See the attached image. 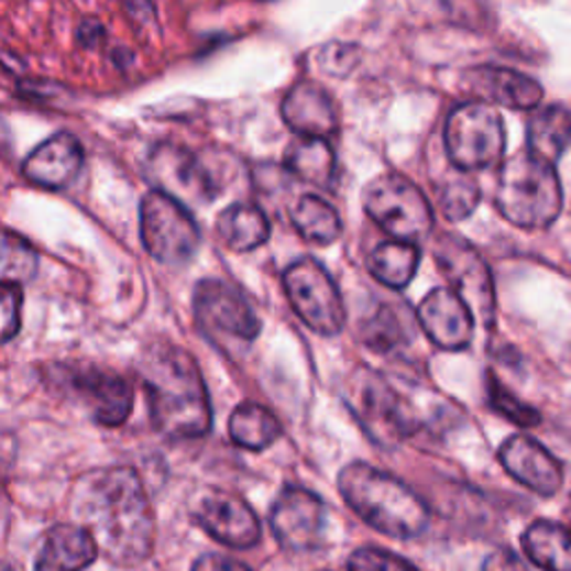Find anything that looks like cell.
I'll use <instances>...</instances> for the list:
<instances>
[{
	"mask_svg": "<svg viewBox=\"0 0 571 571\" xmlns=\"http://www.w3.org/2000/svg\"><path fill=\"white\" fill-rule=\"evenodd\" d=\"M469 92L488 106L512 110H536L542 101V88L538 80L516 69L505 67H475L466 72Z\"/></svg>",
	"mask_w": 571,
	"mask_h": 571,
	"instance_id": "18",
	"label": "cell"
},
{
	"mask_svg": "<svg viewBox=\"0 0 571 571\" xmlns=\"http://www.w3.org/2000/svg\"><path fill=\"white\" fill-rule=\"evenodd\" d=\"M136 369L156 431L168 438H201L210 431L208 388L186 349L158 340L143 349Z\"/></svg>",
	"mask_w": 571,
	"mask_h": 571,
	"instance_id": "2",
	"label": "cell"
},
{
	"mask_svg": "<svg viewBox=\"0 0 571 571\" xmlns=\"http://www.w3.org/2000/svg\"><path fill=\"white\" fill-rule=\"evenodd\" d=\"M290 219L295 230L319 246H329L342 234V221L338 210L317 195H304L290 210Z\"/></svg>",
	"mask_w": 571,
	"mask_h": 571,
	"instance_id": "29",
	"label": "cell"
},
{
	"mask_svg": "<svg viewBox=\"0 0 571 571\" xmlns=\"http://www.w3.org/2000/svg\"><path fill=\"white\" fill-rule=\"evenodd\" d=\"M271 527L284 549L310 551L323 540L326 507L317 494L306 488H284L271 509Z\"/></svg>",
	"mask_w": 571,
	"mask_h": 571,
	"instance_id": "12",
	"label": "cell"
},
{
	"mask_svg": "<svg viewBox=\"0 0 571 571\" xmlns=\"http://www.w3.org/2000/svg\"><path fill=\"white\" fill-rule=\"evenodd\" d=\"M496 208L525 230L551 226L562 210V186L553 163L529 150L509 156L498 175Z\"/></svg>",
	"mask_w": 571,
	"mask_h": 571,
	"instance_id": "4",
	"label": "cell"
},
{
	"mask_svg": "<svg viewBox=\"0 0 571 571\" xmlns=\"http://www.w3.org/2000/svg\"><path fill=\"white\" fill-rule=\"evenodd\" d=\"M23 295L17 284H0V344L14 340L21 331Z\"/></svg>",
	"mask_w": 571,
	"mask_h": 571,
	"instance_id": "34",
	"label": "cell"
},
{
	"mask_svg": "<svg viewBox=\"0 0 571 571\" xmlns=\"http://www.w3.org/2000/svg\"><path fill=\"white\" fill-rule=\"evenodd\" d=\"M362 54L355 45H349V43H329L323 45L319 56H317V63L319 67L331 74V76H349L358 63H360Z\"/></svg>",
	"mask_w": 571,
	"mask_h": 571,
	"instance_id": "35",
	"label": "cell"
},
{
	"mask_svg": "<svg viewBox=\"0 0 571 571\" xmlns=\"http://www.w3.org/2000/svg\"><path fill=\"white\" fill-rule=\"evenodd\" d=\"M571 145V110L562 106L540 108L527 123V150L553 163Z\"/></svg>",
	"mask_w": 571,
	"mask_h": 571,
	"instance_id": "24",
	"label": "cell"
},
{
	"mask_svg": "<svg viewBox=\"0 0 571 571\" xmlns=\"http://www.w3.org/2000/svg\"><path fill=\"white\" fill-rule=\"evenodd\" d=\"M482 571H529L525 560L512 549H496L482 562Z\"/></svg>",
	"mask_w": 571,
	"mask_h": 571,
	"instance_id": "37",
	"label": "cell"
},
{
	"mask_svg": "<svg viewBox=\"0 0 571 571\" xmlns=\"http://www.w3.org/2000/svg\"><path fill=\"white\" fill-rule=\"evenodd\" d=\"M193 571H253V569L221 553H206L193 564Z\"/></svg>",
	"mask_w": 571,
	"mask_h": 571,
	"instance_id": "39",
	"label": "cell"
},
{
	"mask_svg": "<svg viewBox=\"0 0 571 571\" xmlns=\"http://www.w3.org/2000/svg\"><path fill=\"white\" fill-rule=\"evenodd\" d=\"M488 402H492V406L501 416L509 418L520 427H536L540 422V414L531 409L529 404L520 402L512 391H507L496 375H488Z\"/></svg>",
	"mask_w": 571,
	"mask_h": 571,
	"instance_id": "32",
	"label": "cell"
},
{
	"mask_svg": "<svg viewBox=\"0 0 571 571\" xmlns=\"http://www.w3.org/2000/svg\"><path fill=\"white\" fill-rule=\"evenodd\" d=\"M121 6L130 14V19L141 25L154 23V19H156V8L152 0H121Z\"/></svg>",
	"mask_w": 571,
	"mask_h": 571,
	"instance_id": "40",
	"label": "cell"
},
{
	"mask_svg": "<svg viewBox=\"0 0 571 571\" xmlns=\"http://www.w3.org/2000/svg\"><path fill=\"white\" fill-rule=\"evenodd\" d=\"M347 567L349 571H418L409 560L375 547H362L353 551Z\"/></svg>",
	"mask_w": 571,
	"mask_h": 571,
	"instance_id": "33",
	"label": "cell"
},
{
	"mask_svg": "<svg viewBox=\"0 0 571 571\" xmlns=\"http://www.w3.org/2000/svg\"><path fill=\"white\" fill-rule=\"evenodd\" d=\"M108 36L106 25L99 19H84L76 28V43L84 50H95L99 47Z\"/></svg>",
	"mask_w": 571,
	"mask_h": 571,
	"instance_id": "38",
	"label": "cell"
},
{
	"mask_svg": "<svg viewBox=\"0 0 571 571\" xmlns=\"http://www.w3.org/2000/svg\"><path fill=\"white\" fill-rule=\"evenodd\" d=\"M39 271V253L32 243L12 232L0 228V284H25Z\"/></svg>",
	"mask_w": 571,
	"mask_h": 571,
	"instance_id": "30",
	"label": "cell"
},
{
	"mask_svg": "<svg viewBox=\"0 0 571 571\" xmlns=\"http://www.w3.org/2000/svg\"><path fill=\"white\" fill-rule=\"evenodd\" d=\"M433 255L442 275L449 279L451 290L464 299L480 321L492 323L496 310L494 279L482 255L466 239L451 232L438 237Z\"/></svg>",
	"mask_w": 571,
	"mask_h": 571,
	"instance_id": "10",
	"label": "cell"
},
{
	"mask_svg": "<svg viewBox=\"0 0 571 571\" xmlns=\"http://www.w3.org/2000/svg\"><path fill=\"white\" fill-rule=\"evenodd\" d=\"M498 460L505 471L534 494L551 498L562 486V464L534 438L512 436L503 442Z\"/></svg>",
	"mask_w": 571,
	"mask_h": 571,
	"instance_id": "17",
	"label": "cell"
},
{
	"mask_svg": "<svg viewBox=\"0 0 571 571\" xmlns=\"http://www.w3.org/2000/svg\"><path fill=\"white\" fill-rule=\"evenodd\" d=\"M97 556L99 547L84 525H58L47 531L34 571H86Z\"/></svg>",
	"mask_w": 571,
	"mask_h": 571,
	"instance_id": "21",
	"label": "cell"
},
{
	"mask_svg": "<svg viewBox=\"0 0 571 571\" xmlns=\"http://www.w3.org/2000/svg\"><path fill=\"white\" fill-rule=\"evenodd\" d=\"M99 553L117 564H139L154 547V514L141 477L132 469L95 471L80 477L72 501Z\"/></svg>",
	"mask_w": 571,
	"mask_h": 571,
	"instance_id": "1",
	"label": "cell"
},
{
	"mask_svg": "<svg viewBox=\"0 0 571 571\" xmlns=\"http://www.w3.org/2000/svg\"><path fill=\"white\" fill-rule=\"evenodd\" d=\"M193 304L199 326L212 338L253 342L260 336V317L246 297L221 279L199 282Z\"/></svg>",
	"mask_w": 571,
	"mask_h": 571,
	"instance_id": "11",
	"label": "cell"
},
{
	"mask_svg": "<svg viewBox=\"0 0 571 571\" xmlns=\"http://www.w3.org/2000/svg\"><path fill=\"white\" fill-rule=\"evenodd\" d=\"M523 549L545 571H571V529L538 520L523 534Z\"/></svg>",
	"mask_w": 571,
	"mask_h": 571,
	"instance_id": "26",
	"label": "cell"
},
{
	"mask_svg": "<svg viewBox=\"0 0 571 571\" xmlns=\"http://www.w3.org/2000/svg\"><path fill=\"white\" fill-rule=\"evenodd\" d=\"M347 505L373 529L391 538H418L429 527V507L399 477L366 462H353L338 477Z\"/></svg>",
	"mask_w": 571,
	"mask_h": 571,
	"instance_id": "3",
	"label": "cell"
},
{
	"mask_svg": "<svg viewBox=\"0 0 571 571\" xmlns=\"http://www.w3.org/2000/svg\"><path fill=\"white\" fill-rule=\"evenodd\" d=\"M362 340L377 353H388L414 338V319L402 304H382L360 326Z\"/></svg>",
	"mask_w": 571,
	"mask_h": 571,
	"instance_id": "27",
	"label": "cell"
},
{
	"mask_svg": "<svg viewBox=\"0 0 571 571\" xmlns=\"http://www.w3.org/2000/svg\"><path fill=\"white\" fill-rule=\"evenodd\" d=\"M143 175L154 190L166 193L179 201L204 204L217 197L219 186L206 163L179 143H154L143 161Z\"/></svg>",
	"mask_w": 571,
	"mask_h": 571,
	"instance_id": "9",
	"label": "cell"
},
{
	"mask_svg": "<svg viewBox=\"0 0 571 571\" xmlns=\"http://www.w3.org/2000/svg\"><path fill=\"white\" fill-rule=\"evenodd\" d=\"M199 527L221 545L246 549L262 538L260 518L246 501L230 492H208L195 507Z\"/></svg>",
	"mask_w": 571,
	"mask_h": 571,
	"instance_id": "13",
	"label": "cell"
},
{
	"mask_svg": "<svg viewBox=\"0 0 571 571\" xmlns=\"http://www.w3.org/2000/svg\"><path fill=\"white\" fill-rule=\"evenodd\" d=\"M84 145L72 132H56L23 161V177L45 190L67 188L84 171Z\"/></svg>",
	"mask_w": 571,
	"mask_h": 571,
	"instance_id": "16",
	"label": "cell"
},
{
	"mask_svg": "<svg viewBox=\"0 0 571 571\" xmlns=\"http://www.w3.org/2000/svg\"><path fill=\"white\" fill-rule=\"evenodd\" d=\"M141 241L145 251L161 264H186L195 257L201 232L184 201L150 190L139 206Z\"/></svg>",
	"mask_w": 571,
	"mask_h": 571,
	"instance_id": "6",
	"label": "cell"
},
{
	"mask_svg": "<svg viewBox=\"0 0 571 571\" xmlns=\"http://www.w3.org/2000/svg\"><path fill=\"white\" fill-rule=\"evenodd\" d=\"M217 232L230 251L249 253L268 241L271 221L264 210L253 204H232L219 215Z\"/></svg>",
	"mask_w": 571,
	"mask_h": 571,
	"instance_id": "22",
	"label": "cell"
},
{
	"mask_svg": "<svg viewBox=\"0 0 571 571\" xmlns=\"http://www.w3.org/2000/svg\"><path fill=\"white\" fill-rule=\"evenodd\" d=\"M282 119L297 136L329 139L338 130L336 101L312 80H301L288 90L282 101Z\"/></svg>",
	"mask_w": 571,
	"mask_h": 571,
	"instance_id": "20",
	"label": "cell"
},
{
	"mask_svg": "<svg viewBox=\"0 0 571 571\" xmlns=\"http://www.w3.org/2000/svg\"><path fill=\"white\" fill-rule=\"evenodd\" d=\"M0 571H12V569H10V567H8L3 560H0Z\"/></svg>",
	"mask_w": 571,
	"mask_h": 571,
	"instance_id": "43",
	"label": "cell"
},
{
	"mask_svg": "<svg viewBox=\"0 0 571 571\" xmlns=\"http://www.w3.org/2000/svg\"><path fill=\"white\" fill-rule=\"evenodd\" d=\"M418 321L427 338L442 351H464L473 342L475 317L451 288L431 290L418 308Z\"/></svg>",
	"mask_w": 571,
	"mask_h": 571,
	"instance_id": "14",
	"label": "cell"
},
{
	"mask_svg": "<svg viewBox=\"0 0 571 571\" xmlns=\"http://www.w3.org/2000/svg\"><path fill=\"white\" fill-rule=\"evenodd\" d=\"M8 143H10V128L3 119H0V150H6Z\"/></svg>",
	"mask_w": 571,
	"mask_h": 571,
	"instance_id": "42",
	"label": "cell"
},
{
	"mask_svg": "<svg viewBox=\"0 0 571 571\" xmlns=\"http://www.w3.org/2000/svg\"><path fill=\"white\" fill-rule=\"evenodd\" d=\"M67 380L76 395L90 406V414L99 425L119 427L128 420L134 402L128 380L99 366L69 369Z\"/></svg>",
	"mask_w": 571,
	"mask_h": 571,
	"instance_id": "15",
	"label": "cell"
},
{
	"mask_svg": "<svg viewBox=\"0 0 571 571\" xmlns=\"http://www.w3.org/2000/svg\"><path fill=\"white\" fill-rule=\"evenodd\" d=\"M110 58H112V63H114L121 72H125V69L134 63V52H130V50H125V47H117V50H112Z\"/></svg>",
	"mask_w": 571,
	"mask_h": 571,
	"instance_id": "41",
	"label": "cell"
},
{
	"mask_svg": "<svg viewBox=\"0 0 571 571\" xmlns=\"http://www.w3.org/2000/svg\"><path fill=\"white\" fill-rule=\"evenodd\" d=\"M284 161L290 175L317 188H329L336 177V152L329 141L319 136H297Z\"/></svg>",
	"mask_w": 571,
	"mask_h": 571,
	"instance_id": "23",
	"label": "cell"
},
{
	"mask_svg": "<svg viewBox=\"0 0 571 571\" xmlns=\"http://www.w3.org/2000/svg\"><path fill=\"white\" fill-rule=\"evenodd\" d=\"M360 418L366 431L382 442L404 440L411 429L409 409L402 397L377 375H366L358 393Z\"/></svg>",
	"mask_w": 571,
	"mask_h": 571,
	"instance_id": "19",
	"label": "cell"
},
{
	"mask_svg": "<svg viewBox=\"0 0 571 571\" xmlns=\"http://www.w3.org/2000/svg\"><path fill=\"white\" fill-rule=\"evenodd\" d=\"M477 204L480 188L473 179H469V173L455 171L453 177H447L438 186V206L449 221L466 219L477 208Z\"/></svg>",
	"mask_w": 571,
	"mask_h": 571,
	"instance_id": "31",
	"label": "cell"
},
{
	"mask_svg": "<svg viewBox=\"0 0 571 571\" xmlns=\"http://www.w3.org/2000/svg\"><path fill=\"white\" fill-rule=\"evenodd\" d=\"M366 215L393 239L425 241L433 232V210L422 190L399 175H382L364 188Z\"/></svg>",
	"mask_w": 571,
	"mask_h": 571,
	"instance_id": "7",
	"label": "cell"
},
{
	"mask_svg": "<svg viewBox=\"0 0 571 571\" xmlns=\"http://www.w3.org/2000/svg\"><path fill=\"white\" fill-rule=\"evenodd\" d=\"M286 295L310 331L338 336L344 329L347 308L333 277L319 262L304 257L284 273Z\"/></svg>",
	"mask_w": 571,
	"mask_h": 571,
	"instance_id": "8",
	"label": "cell"
},
{
	"mask_svg": "<svg viewBox=\"0 0 571 571\" xmlns=\"http://www.w3.org/2000/svg\"><path fill=\"white\" fill-rule=\"evenodd\" d=\"M228 431L237 447H243L249 451H264L282 436L277 418L266 406L255 402H243L237 406L230 416Z\"/></svg>",
	"mask_w": 571,
	"mask_h": 571,
	"instance_id": "28",
	"label": "cell"
},
{
	"mask_svg": "<svg viewBox=\"0 0 571 571\" xmlns=\"http://www.w3.org/2000/svg\"><path fill=\"white\" fill-rule=\"evenodd\" d=\"M61 92V86L54 80H41V78H23L17 84V95L30 101H47L54 99Z\"/></svg>",
	"mask_w": 571,
	"mask_h": 571,
	"instance_id": "36",
	"label": "cell"
},
{
	"mask_svg": "<svg viewBox=\"0 0 571 571\" xmlns=\"http://www.w3.org/2000/svg\"><path fill=\"white\" fill-rule=\"evenodd\" d=\"M369 273L384 286L399 290L409 286L420 266L418 243L391 239L375 246L366 260Z\"/></svg>",
	"mask_w": 571,
	"mask_h": 571,
	"instance_id": "25",
	"label": "cell"
},
{
	"mask_svg": "<svg viewBox=\"0 0 571 571\" xmlns=\"http://www.w3.org/2000/svg\"><path fill=\"white\" fill-rule=\"evenodd\" d=\"M507 134L501 112L482 101L458 106L444 125V150L455 171L475 173L505 156Z\"/></svg>",
	"mask_w": 571,
	"mask_h": 571,
	"instance_id": "5",
	"label": "cell"
}]
</instances>
